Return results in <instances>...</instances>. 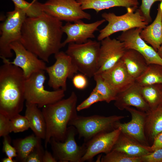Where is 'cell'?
Here are the masks:
<instances>
[{"label":"cell","instance_id":"6da1fadb","mask_svg":"<svg viewBox=\"0 0 162 162\" xmlns=\"http://www.w3.org/2000/svg\"><path fill=\"white\" fill-rule=\"evenodd\" d=\"M62 21L44 12L27 17L22 25L20 42L28 50L45 62L62 47Z\"/></svg>","mask_w":162,"mask_h":162},{"label":"cell","instance_id":"7a4b0ae2","mask_svg":"<svg viewBox=\"0 0 162 162\" xmlns=\"http://www.w3.org/2000/svg\"><path fill=\"white\" fill-rule=\"evenodd\" d=\"M0 67V113L10 119L22 110L26 78L20 68L2 58Z\"/></svg>","mask_w":162,"mask_h":162},{"label":"cell","instance_id":"3957f363","mask_svg":"<svg viewBox=\"0 0 162 162\" xmlns=\"http://www.w3.org/2000/svg\"><path fill=\"white\" fill-rule=\"evenodd\" d=\"M77 101L76 93L72 92L67 98L62 99L42 108V111L46 126L45 148L51 139L64 141L69 122L77 115Z\"/></svg>","mask_w":162,"mask_h":162},{"label":"cell","instance_id":"277c9868","mask_svg":"<svg viewBox=\"0 0 162 162\" xmlns=\"http://www.w3.org/2000/svg\"><path fill=\"white\" fill-rule=\"evenodd\" d=\"M100 45L99 41L90 39L82 44L70 43L65 52L70 57L78 71L91 78L99 69Z\"/></svg>","mask_w":162,"mask_h":162},{"label":"cell","instance_id":"5b68a950","mask_svg":"<svg viewBox=\"0 0 162 162\" xmlns=\"http://www.w3.org/2000/svg\"><path fill=\"white\" fill-rule=\"evenodd\" d=\"M138 8H126V13L120 16L113 13L104 12L102 14V17L108 23L99 31L97 40L101 41L118 32H123L135 28L143 29L145 28L149 23Z\"/></svg>","mask_w":162,"mask_h":162},{"label":"cell","instance_id":"8992f818","mask_svg":"<svg viewBox=\"0 0 162 162\" xmlns=\"http://www.w3.org/2000/svg\"><path fill=\"white\" fill-rule=\"evenodd\" d=\"M45 71L35 73L26 79L25 98L26 102L36 105L38 108L55 103L64 97L65 91L61 89L49 91L45 89Z\"/></svg>","mask_w":162,"mask_h":162},{"label":"cell","instance_id":"52a82bcc","mask_svg":"<svg viewBox=\"0 0 162 162\" xmlns=\"http://www.w3.org/2000/svg\"><path fill=\"white\" fill-rule=\"evenodd\" d=\"M125 117L117 115L84 116L77 115L70 121L68 125L75 127L79 137L83 138L86 142L98 134L116 129V123Z\"/></svg>","mask_w":162,"mask_h":162},{"label":"cell","instance_id":"ba28073f","mask_svg":"<svg viewBox=\"0 0 162 162\" xmlns=\"http://www.w3.org/2000/svg\"><path fill=\"white\" fill-rule=\"evenodd\" d=\"M6 17L0 24V56L2 58L12 57L13 53L10 45L20 41L23 23L27 17L23 11L15 8L7 13Z\"/></svg>","mask_w":162,"mask_h":162},{"label":"cell","instance_id":"9c48e42d","mask_svg":"<svg viewBox=\"0 0 162 162\" xmlns=\"http://www.w3.org/2000/svg\"><path fill=\"white\" fill-rule=\"evenodd\" d=\"M54 57L55 63L46 66L45 70L49 76L48 85L54 90L61 89L65 91L67 79H72L78 70L70 57L65 52L59 51L54 54Z\"/></svg>","mask_w":162,"mask_h":162},{"label":"cell","instance_id":"30bf717a","mask_svg":"<svg viewBox=\"0 0 162 162\" xmlns=\"http://www.w3.org/2000/svg\"><path fill=\"white\" fill-rule=\"evenodd\" d=\"M44 12L61 21L74 22L91 16L85 11L77 0H48L42 4Z\"/></svg>","mask_w":162,"mask_h":162},{"label":"cell","instance_id":"8fae6325","mask_svg":"<svg viewBox=\"0 0 162 162\" xmlns=\"http://www.w3.org/2000/svg\"><path fill=\"white\" fill-rule=\"evenodd\" d=\"M77 134L75 127L70 126L68 127L66 137L63 142L50 140V143L53 155L57 161L60 162H81V159L86 151L84 143L78 146L75 140Z\"/></svg>","mask_w":162,"mask_h":162},{"label":"cell","instance_id":"7c38bea8","mask_svg":"<svg viewBox=\"0 0 162 162\" xmlns=\"http://www.w3.org/2000/svg\"><path fill=\"white\" fill-rule=\"evenodd\" d=\"M142 29L135 28L123 32L117 39L124 43L126 50L133 49L140 52L148 64H156L162 65V59L157 52L141 37L140 33Z\"/></svg>","mask_w":162,"mask_h":162},{"label":"cell","instance_id":"4fadbf2b","mask_svg":"<svg viewBox=\"0 0 162 162\" xmlns=\"http://www.w3.org/2000/svg\"><path fill=\"white\" fill-rule=\"evenodd\" d=\"M10 47L14 52L15 57L12 62L8 58L7 61L21 69L26 79L35 73L45 70L46 67L45 62L27 50L20 42L12 43Z\"/></svg>","mask_w":162,"mask_h":162},{"label":"cell","instance_id":"5bb4252c","mask_svg":"<svg viewBox=\"0 0 162 162\" xmlns=\"http://www.w3.org/2000/svg\"><path fill=\"white\" fill-rule=\"evenodd\" d=\"M121 133L120 129L118 128L100 133L85 142L86 151L81 162L91 161L98 154L109 153L112 150Z\"/></svg>","mask_w":162,"mask_h":162},{"label":"cell","instance_id":"9a60e30c","mask_svg":"<svg viewBox=\"0 0 162 162\" xmlns=\"http://www.w3.org/2000/svg\"><path fill=\"white\" fill-rule=\"evenodd\" d=\"M100 43L99 68L96 74H100L114 66L121 59L126 50L122 42L110 37L102 40Z\"/></svg>","mask_w":162,"mask_h":162},{"label":"cell","instance_id":"2e32d148","mask_svg":"<svg viewBox=\"0 0 162 162\" xmlns=\"http://www.w3.org/2000/svg\"><path fill=\"white\" fill-rule=\"evenodd\" d=\"M106 21L103 19L89 23H85L81 20L73 23L67 22L62 27L63 32L67 35L66 39L62 42V47L70 43H83L94 38V32Z\"/></svg>","mask_w":162,"mask_h":162},{"label":"cell","instance_id":"e0dca14e","mask_svg":"<svg viewBox=\"0 0 162 162\" xmlns=\"http://www.w3.org/2000/svg\"><path fill=\"white\" fill-rule=\"evenodd\" d=\"M125 109L130 113L131 120L127 123L117 122L116 125V128H119L122 133L142 144L147 145L145 132L146 112L130 107H128Z\"/></svg>","mask_w":162,"mask_h":162},{"label":"cell","instance_id":"ac0fdd59","mask_svg":"<svg viewBox=\"0 0 162 162\" xmlns=\"http://www.w3.org/2000/svg\"><path fill=\"white\" fill-rule=\"evenodd\" d=\"M100 74L117 94L127 89L135 82L121 59L110 69Z\"/></svg>","mask_w":162,"mask_h":162},{"label":"cell","instance_id":"d6986e66","mask_svg":"<svg viewBox=\"0 0 162 162\" xmlns=\"http://www.w3.org/2000/svg\"><path fill=\"white\" fill-rule=\"evenodd\" d=\"M114 101L115 106L121 110L130 106L146 112L150 110L141 93L140 86L135 82L129 88L117 94Z\"/></svg>","mask_w":162,"mask_h":162},{"label":"cell","instance_id":"ffe728a7","mask_svg":"<svg viewBox=\"0 0 162 162\" xmlns=\"http://www.w3.org/2000/svg\"><path fill=\"white\" fill-rule=\"evenodd\" d=\"M112 150L134 157H141L153 152L151 146L142 144L121 132Z\"/></svg>","mask_w":162,"mask_h":162},{"label":"cell","instance_id":"44dd1931","mask_svg":"<svg viewBox=\"0 0 162 162\" xmlns=\"http://www.w3.org/2000/svg\"><path fill=\"white\" fill-rule=\"evenodd\" d=\"M162 2L158 4V12L154 21L143 28L140 36L157 52L162 44Z\"/></svg>","mask_w":162,"mask_h":162},{"label":"cell","instance_id":"7402d4cb","mask_svg":"<svg viewBox=\"0 0 162 162\" xmlns=\"http://www.w3.org/2000/svg\"><path fill=\"white\" fill-rule=\"evenodd\" d=\"M130 76L135 80L145 71L148 64L140 52L133 49H127L121 59Z\"/></svg>","mask_w":162,"mask_h":162},{"label":"cell","instance_id":"603a6c76","mask_svg":"<svg viewBox=\"0 0 162 162\" xmlns=\"http://www.w3.org/2000/svg\"><path fill=\"white\" fill-rule=\"evenodd\" d=\"M26 106L25 116L28 121L30 128L36 136L44 140L46 126L42 111L34 104L26 102Z\"/></svg>","mask_w":162,"mask_h":162},{"label":"cell","instance_id":"cb8c5ba5","mask_svg":"<svg viewBox=\"0 0 162 162\" xmlns=\"http://www.w3.org/2000/svg\"><path fill=\"white\" fill-rule=\"evenodd\" d=\"M83 10L93 9L97 13L102 10L116 7H138V0H77Z\"/></svg>","mask_w":162,"mask_h":162},{"label":"cell","instance_id":"d4e9b609","mask_svg":"<svg viewBox=\"0 0 162 162\" xmlns=\"http://www.w3.org/2000/svg\"><path fill=\"white\" fill-rule=\"evenodd\" d=\"M145 132L152 141L162 132V105L146 112Z\"/></svg>","mask_w":162,"mask_h":162},{"label":"cell","instance_id":"484cf974","mask_svg":"<svg viewBox=\"0 0 162 162\" xmlns=\"http://www.w3.org/2000/svg\"><path fill=\"white\" fill-rule=\"evenodd\" d=\"M41 139L34 134L24 138L14 140L13 143L17 152V160L20 162H25L30 153L41 144Z\"/></svg>","mask_w":162,"mask_h":162},{"label":"cell","instance_id":"4316f807","mask_svg":"<svg viewBox=\"0 0 162 162\" xmlns=\"http://www.w3.org/2000/svg\"><path fill=\"white\" fill-rule=\"evenodd\" d=\"M140 86L141 93L150 110L162 105V84Z\"/></svg>","mask_w":162,"mask_h":162},{"label":"cell","instance_id":"83f0119b","mask_svg":"<svg viewBox=\"0 0 162 162\" xmlns=\"http://www.w3.org/2000/svg\"><path fill=\"white\" fill-rule=\"evenodd\" d=\"M135 82L140 86L162 84V65L156 64H148L145 71Z\"/></svg>","mask_w":162,"mask_h":162},{"label":"cell","instance_id":"f1b7e54d","mask_svg":"<svg viewBox=\"0 0 162 162\" xmlns=\"http://www.w3.org/2000/svg\"><path fill=\"white\" fill-rule=\"evenodd\" d=\"M14 3L15 8L25 12L27 17L38 16L43 12L42 3L37 1L29 3L25 0H11Z\"/></svg>","mask_w":162,"mask_h":162},{"label":"cell","instance_id":"f546056e","mask_svg":"<svg viewBox=\"0 0 162 162\" xmlns=\"http://www.w3.org/2000/svg\"><path fill=\"white\" fill-rule=\"evenodd\" d=\"M96 85L94 90L99 93L104 101L109 103L115 100L117 94L111 88L100 74H96L93 76Z\"/></svg>","mask_w":162,"mask_h":162},{"label":"cell","instance_id":"4dcf8cb0","mask_svg":"<svg viewBox=\"0 0 162 162\" xmlns=\"http://www.w3.org/2000/svg\"><path fill=\"white\" fill-rule=\"evenodd\" d=\"M102 162H142L141 157L130 156L123 152L112 150L101 158Z\"/></svg>","mask_w":162,"mask_h":162},{"label":"cell","instance_id":"1f68e13d","mask_svg":"<svg viewBox=\"0 0 162 162\" xmlns=\"http://www.w3.org/2000/svg\"><path fill=\"white\" fill-rule=\"evenodd\" d=\"M10 120V132L15 133L22 132L30 128L28 121L25 116L17 114Z\"/></svg>","mask_w":162,"mask_h":162},{"label":"cell","instance_id":"d6a6232c","mask_svg":"<svg viewBox=\"0 0 162 162\" xmlns=\"http://www.w3.org/2000/svg\"><path fill=\"white\" fill-rule=\"evenodd\" d=\"M103 101L104 100L102 96L93 89L88 97L77 106V110L79 111L87 109L94 103Z\"/></svg>","mask_w":162,"mask_h":162},{"label":"cell","instance_id":"836d02e7","mask_svg":"<svg viewBox=\"0 0 162 162\" xmlns=\"http://www.w3.org/2000/svg\"><path fill=\"white\" fill-rule=\"evenodd\" d=\"M157 1L162 2V0H142L141 4L139 9L148 23L152 21L150 14V10L152 5Z\"/></svg>","mask_w":162,"mask_h":162},{"label":"cell","instance_id":"e575fe53","mask_svg":"<svg viewBox=\"0 0 162 162\" xmlns=\"http://www.w3.org/2000/svg\"><path fill=\"white\" fill-rule=\"evenodd\" d=\"M44 152L41 144L40 145L30 153L25 162H43Z\"/></svg>","mask_w":162,"mask_h":162},{"label":"cell","instance_id":"d590c367","mask_svg":"<svg viewBox=\"0 0 162 162\" xmlns=\"http://www.w3.org/2000/svg\"><path fill=\"white\" fill-rule=\"evenodd\" d=\"M10 133V118L0 113V136H8Z\"/></svg>","mask_w":162,"mask_h":162},{"label":"cell","instance_id":"8d00e7d4","mask_svg":"<svg viewBox=\"0 0 162 162\" xmlns=\"http://www.w3.org/2000/svg\"><path fill=\"white\" fill-rule=\"evenodd\" d=\"M72 81L74 87L78 89H85L88 84L86 76L82 73L75 75L72 79Z\"/></svg>","mask_w":162,"mask_h":162},{"label":"cell","instance_id":"74e56055","mask_svg":"<svg viewBox=\"0 0 162 162\" xmlns=\"http://www.w3.org/2000/svg\"><path fill=\"white\" fill-rule=\"evenodd\" d=\"M3 150L7 157L13 158L16 157L17 154L15 147L10 144V140L8 136L3 137Z\"/></svg>","mask_w":162,"mask_h":162},{"label":"cell","instance_id":"f35d334b","mask_svg":"<svg viewBox=\"0 0 162 162\" xmlns=\"http://www.w3.org/2000/svg\"><path fill=\"white\" fill-rule=\"evenodd\" d=\"M142 162H162V148L141 157Z\"/></svg>","mask_w":162,"mask_h":162},{"label":"cell","instance_id":"ab89813d","mask_svg":"<svg viewBox=\"0 0 162 162\" xmlns=\"http://www.w3.org/2000/svg\"><path fill=\"white\" fill-rule=\"evenodd\" d=\"M153 142L152 145L151 146L153 152L162 148V132L156 136Z\"/></svg>","mask_w":162,"mask_h":162},{"label":"cell","instance_id":"60d3db41","mask_svg":"<svg viewBox=\"0 0 162 162\" xmlns=\"http://www.w3.org/2000/svg\"><path fill=\"white\" fill-rule=\"evenodd\" d=\"M43 162H56L57 161L52 154L47 150L44 151L43 157Z\"/></svg>","mask_w":162,"mask_h":162},{"label":"cell","instance_id":"b9f144b4","mask_svg":"<svg viewBox=\"0 0 162 162\" xmlns=\"http://www.w3.org/2000/svg\"><path fill=\"white\" fill-rule=\"evenodd\" d=\"M2 161L3 162H14V160H13V158L8 157L3 158Z\"/></svg>","mask_w":162,"mask_h":162},{"label":"cell","instance_id":"7bdbcfd3","mask_svg":"<svg viewBox=\"0 0 162 162\" xmlns=\"http://www.w3.org/2000/svg\"><path fill=\"white\" fill-rule=\"evenodd\" d=\"M157 52L160 57L162 59V44L158 50Z\"/></svg>","mask_w":162,"mask_h":162},{"label":"cell","instance_id":"ee69618b","mask_svg":"<svg viewBox=\"0 0 162 162\" xmlns=\"http://www.w3.org/2000/svg\"><path fill=\"white\" fill-rule=\"evenodd\" d=\"M37 0H33L32 1V2H35L37 1Z\"/></svg>","mask_w":162,"mask_h":162},{"label":"cell","instance_id":"f6af8a7d","mask_svg":"<svg viewBox=\"0 0 162 162\" xmlns=\"http://www.w3.org/2000/svg\"></svg>","mask_w":162,"mask_h":162}]
</instances>
